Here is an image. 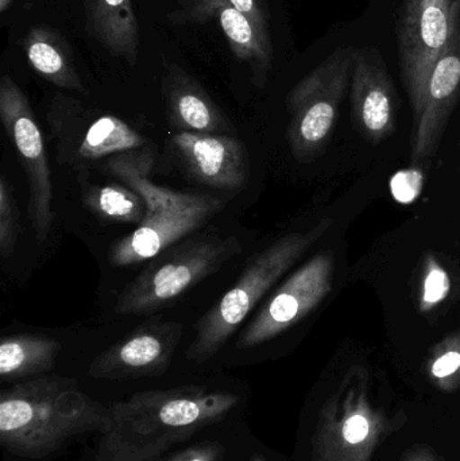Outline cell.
Returning <instances> with one entry per match:
<instances>
[{"instance_id":"obj_1","label":"cell","mask_w":460,"mask_h":461,"mask_svg":"<svg viewBox=\"0 0 460 461\" xmlns=\"http://www.w3.org/2000/svg\"><path fill=\"white\" fill-rule=\"evenodd\" d=\"M239 397L203 384L137 393L108 406L95 461H156L176 444L223 421Z\"/></svg>"},{"instance_id":"obj_2","label":"cell","mask_w":460,"mask_h":461,"mask_svg":"<svg viewBox=\"0 0 460 461\" xmlns=\"http://www.w3.org/2000/svg\"><path fill=\"white\" fill-rule=\"evenodd\" d=\"M108 414L76 379L37 376L0 394V444L18 459H48L83 436L102 435Z\"/></svg>"},{"instance_id":"obj_3","label":"cell","mask_w":460,"mask_h":461,"mask_svg":"<svg viewBox=\"0 0 460 461\" xmlns=\"http://www.w3.org/2000/svg\"><path fill=\"white\" fill-rule=\"evenodd\" d=\"M154 154L142 148L111 157L104 164L108 175L135 189L146 202L142 223L110 249L116 267L149 262L178 241L210 223L223 210V203L210 194H181L150 180Z\"/></svg>"},{"instance_id":"obj_4","label":"cell","mask_w":460,"mask_h":461,"mask_svg":"<svg viewBox=\"0 0 460 461\" xmlns=\"http://www.w3.org/2000/svg\"><path fill=\"white\" fill-rule=\"evenodd\" d=\"M331 223V219H323L307 232L288 233L253 255L234 286L194 325V338L189 344L186 359L194 365L212 359L259 301L326 233Z\"/></svg>"},{"instance_id":"obj_5","label":"cell","mask_w":460,"mask_h":461,"mask_svg":"<svg viewBox=\"0 0 460 461\" xmlns=\"http://www.w3.org/2000/svg\"><path fill=\"white\" fill-rule=\"evenodd\" d=\"M237 236L203 233L178 241L149 260L116 298L119 316H143L167 308L188 290L218 273L242 252Z\"/></svg>"},{"instance_id":"obj_6","label":"cell","mask_w":460,"mask_h":461,"mask_svg":"<svg viewBox=\"0 0 460 461\" xmlns=\"http://www.w3.org/2000/svg\"><path fill=\"white\" fill-rule=\"evenodd\" d=\"M393 424L375 402L369 374L353 368L318 414L311 461H373Z\"/></svg>"},{"instance_id":"obj_7","label":"cell","mask_w":460,"mask_h":461,"mask_svg":"<svg viewBox=\"0 0 460 461\" xmlns=\"http://www.w3.org/2000/svg\"><path fill=\"white\" fill-rule=\"evenodd\" d=\"M356 46H339L299 81L286 97L289 146L299 162H311L324 150L350 89Z\"/></svg>"},{"instance_id":"obj_8","label":"cell","mask_w":460,"mask_h":461,"mask_svg":"<svg viewBox=\"0 0 460 461\" xmlns=\"http://www.w3.org/2000/svg\"><path fill=\"white\" fill-rule=\"evenodd\" d=\"M459 22L460 0H402L396 22L397 49L412 111L420 104L427 80Z\"/></svg>"},{"instance_id":"obj_9","label":"cell","mask_w":460,"mask_h":461,"mask_svg":"<svg viewBox=\"0 0 460 461\" xmlns=\"http://www.w3.org/2000/svg\"><path fill=\"white\" fill-rule=\"evenodd\" d=\"M0 119L29 183V221L40 243L53 226V184L42 132L26 95L5 75L0 81Z\"/></svg>"},{"instance_id":"obj_10","label":"cell","mask_w":460,"mask_h":461,"mask_svg":"<svg viewBox=\"0 0 460 461\" xmlns=\"http://www.w3.org/2000/svg\"><path fill=\"white\" fill-rule=\"evenodd\" d=\"M334 258L323 251L294 271L257 312L238 339V349L262 346L315 311L331 293Z\"/></svg>"},{"instance_id":"obj_11","label":"cell","mask_w":460,"mask_h":461,"mask_svg":"<svg viewBox=\"0 0 460 461\" xmlns=\"http://www.w3.org/2000/svg\"><path fill=\"white\" fill-rule=\"evenodd\" d=\"M184 335L180 322L148 320L97 355L88 367L95 379L126 381L162 375Z\"/></svg>"},{"instance_id":"obj_12","label":"cell","mask_w":460,"mask_h":461,"mask_svg":"<svg viewBox=\"0 0 460 461\" xmlns=\"http://www.w3.org/2000/svg\"><path fill=\"white\" fill-rule=\"evenodd\" d=\"M350 100L354 122L369 142H383L396 132L400 97L377 48H356Z\"/></svg>"},{"instance_id":"obj_13","label":"cell","mask_w":460,"mask_h":461,"mask_svg":"<svg viewBox=\"0 0 460 461\" xmlns=\"http://www.w3.org/2000/svg\"><path fill=\"white\" fill-rule=\"evenodd\" d=\"M460 99V22L450 45L432 69L420 104L412 111L410 165L429 161Z\"/></svg>"},{"instance_id":"obj_14","label":"cell","mask_w":460,"mask_h":461,"mask_svg":"<svg viewBox=\"0 0 460 461\" xmlns=\"http://www.w3.org/2000/svg\"><path fill=\"white\" fill-rule=\"evenodd\" d=\"M170 140L199 183L223 191H237L248 183L250 158L243 142L232 135L181 131Z\"/></svg>"},{"instance_id":"obj_15","label":"cell","mask_w":460,"mask_h":461,"mask_svg":"<svg viewBox=\"0 0 460 461\" xmlns=\"http://www.w3.org/2000/svg\"><path fill=\"white\" fill-rule=\"evenodd\" d=\"M191 13L197 21L216 18L231 48L240 61L253 72V83L264 88L273 67L272 38L269 30L262 29L226 0H191Z\"/></svg>"},{"instance_id":"obj_16","label":"cell","mask_w":460,"mask_h":461,"mask_svg":"<svg viewBox=\"0 0 460 461\" xmlns=\"http://www.w3.org/2000/svg\"><path fill=\"white\" fill-rule=\"evenodd\" d=\"M165 96L167 121L178 132L230 135L235 131L202 84L180 68L173 67L167 73Z\"/></svg>"},{"instance_id":"obj_17","label":"cell","mask_w":460,"mask_h":461,"mask_svg":"<svg viewBox=\"0 0 460 461\" xmlns=\"http://www.w3.org/2000/svg\"><path fill=\"white\" fill-rule=\"evenodd\" d=\"M88 29L113 56L135 65L140 24L132 0H86Z\"/></svg>"},{"instance_id":"obj_18","label":"cell","mask_w":460,"mask_h":461,"mask_svg":"<svg viewBox=\"0 0 460 461\" xmlns=\"http://www.w3.org/2000/svg\"><path fill=\"white\" fill-rule=\"evenodd\" d=\"M23 49L30 65L41 77L59 88L86 92L69 46L57 30L32 27L24 37Z\"/></svg>"},{"instance_id":"obj_19","label":"cell","mask_w":460,"mask_h":461,"mask_svg":"<svg viewBox=\"0 0 460 461\" xmlns=\"http://www.w3.org/2000/svg\"><path fill=\"white\" fill-rule=\"evenodd\" d=\"M61 344L46 335L5 336L0 341V376L21 381L48 373L56 366Z\"/></svg>"},{"instance_id":"obj_20","label":"cell","mask_w":460,"mask_h":461,"mask_svg":"<svg viewBox=\"0 0 460 461\" xmlns=\"http://www.w3.org/2000/svg\"><path fill=\"white\" fill-rule=\"evenodd\" d=\"M145 138L126 122L113 115H102L78 138L73 158L77 162L100 161L145 148Z\"/></svg>"},{"instance_id":"obj_21","label":"cell","mask_w":460,"mask_h":461,"mask_svg":"<svg viewBox=\"0 0 460 461\" xmlns=\"http://www.w3.org/2000/svg\"><path fill=\"white\" fill-rule=\"evenodd\" d=\"M83 203L88 211L111 223L140 226L146 215V202L135 189L122 184L83 188Z\"/></svg>"},{"instance_id":"obj_22","label":"cell","mask_w":460,"mask_h":461,"mask_svg":"<svg viewBox=\"0 0 460 461\" xmlns=\"http://www.w3.org/2000/svg\"><path fill=\"white\" fill-rule=\"evenodd\" d=\"M428 381L443 393L460 389V330L451 333L429 352L426 362Z\"/></svg>"},{"instance_id":"obj_23","label":"cell","mask_w":460,"mask_h":461,"mask_svg":"<svg viewBox=\"0 0 460 461\" xmlns=\"http://www.w3.org/2000/svg\"><path fill=\"white\" fill-rule=\"evenodd\" d=\"M13 186L5 176L0 177V255L3 259L13 257L21 235L18 207L13 194Z\"/></svg>"},{"instance_id":"obj_24","label":"cell","mask_w":460,"mask_h":461,"mask_svg":"<svg viewBox=\"0 0 460 461\" xmlns=\"http://www.w3.org/2000/svg\"><path fill=\"white\" fill-rule=\"evenodd\" d=\"M450 287L451 282L447 271L432 255H429L427 258L423 282H421L420 301H419L420 311L429 312L439 305L447 297Z\"/></svg>"},{"instance_id":"obj_25","label":"cell","mask_w":460,"mask_h":461,"mask_svg":"<svg viewBox=\"0 0 460 461\" xmlns=\"http://www.w3.org/2000/svg\"><path fill=\"white\" fill-rule=\"evenodd\" d=\"M421 188V175L418 170L399 173L392 181V191L400 202H410Z\"/></svg>"},{"instance_id":"obj_26","label":"cell","mask_w":460,"mask_h":461,"mask_svg":"<svg viewBox=\"0 0 460 461\" xmlns=\"http://www.w3.org/2000/svg\"><path fill=\"white\" fill-rule=\"evenodd\" d=\"M223 447L218 443L200 444L191 447L185 451L178 452L167 461H221L223 456Z\"/></svg>"},{"instance_id":"obj_27","label":"cell","mask_w":460,"mask_h":461,"mask_svg":"<svg viewBox=\"0 0 460 461\" xmlns=\"http://www.w3.org/2000/svg\"><path fill=\"white\" fill-rule=\"evenodd\" d=\"M262 29L269 30L264 0H226Z\"/></svg>"},{"instance_id":"obj_28","label":"cell","mask_w":460,"mask_h":461,"mask_svg":"<svg viewBox=\"0 0 460 461\" xmlns=\"http://www.w3.org/2000/svg\"><path fill=\"white\" fill-rule=\"evenodd\" d=\"M400 461H443L435 454L432 449L427 448V447H415V448L410 449L405 452L404 456Z\"/></svg>"},{"instance_id":"obj_29","label":"cell","mask_w":460,"mask_h":461,"mask_svg":"<svg viewBox=\"0 0 460 461\" xmlns=\"http://www.w3.org/2000/svg\"><path fill=\"white\" fill-rule=\"evenodd\" d=\"M11 3H13V0H0V13H5Z\"/></svg>"},{"instance_id":"obj_30","label":"cell","mask_w":460,"mask_h":461,"mask_svg":"<svg viewBox=\"0 0 460 461\" xmlns=\"http://www.w3.org/2000/svg\"><path fill=\"white\" fill-rule=\"evenodd\" d=\"M248 461H266V459H265V457L262 456V455L256 454V455H253V456H251L250 460H248Z\"/></svg>"}]
</instances>
